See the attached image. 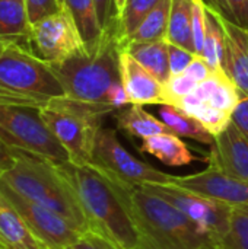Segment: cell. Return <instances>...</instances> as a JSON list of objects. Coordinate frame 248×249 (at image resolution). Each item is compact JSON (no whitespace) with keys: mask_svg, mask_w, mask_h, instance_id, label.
I'll return each mask as SVG.
<instances>
[{"mask_svg":"<svg viewBox=\"0 0 248 249\" xmlns=\"http://www.w3.org/2000/svg\"><path fill=\"white\" fill-rule=\"evenodd\" d=\"M73 187L91 231L117 249H152L148 244L129 197L127 182L89 163H58Z\"/></svg>","mask_w":248,"mask_h":249,"instance_id":"6da1fadb","label":"cell"},{"mask_svg":"<svg viewBox=\"0 0 248 249\" xmlns=\"http://www.w3.org/2000/svg\"><path fill=\"white\" fill-rule=\"evenodd\" d=\"M120 53L121 38L115 16L95 44L85 47L64 61L48 64L58 77L67 98L108 105V90L113 85L121 82Z\"/></svg>","mask_w":248,"mask_h":249,"instance_id":"7a4b0ae2","label":"cell"},{"mask_svg":"<svg viewBox=\"0 0 248 249\" xmlns=\"http://www.w3.org/2000/svg\"><path fill=\"white\" fill-rule=\"evenodd\" d=\"M12 163L0 175L4 185L58 213L82 233L91 231L79 198L58 163L22 150H12Z\"/></svg>","mask_w":248,"mask_h":249,"instance_id":"3957f363","label":"cell"},{"mask_svg":"<svg viewBox=\"0 0 248 249\" xmlns=\"http://www.w3.org/2000/svg\"><path fill=\"white\" fill-rule=\"evenodd\" d=\"M66 96L51 66L25 44L10 42L0 54V104L42 109Z\"/></svg>","mask_w":248,"mask_h":249,"instance_id":"277c9868","label":"cell"},{"mask_svg":"<svg viewBox=\"0 0 248 249\" xmlns=\"http://www.w3.org/2000/svg\"><path fill=\"white\" fill-rule=\"evenodd\" d=\"M129 197L139 226L152 249H196L213 241L183 212L142 187L130 184Z\"/></svg>","mask_w":248,"mask_h":249,"instance_id":"5b68a950","label":"cell"},{"mask_svg":"<svg viewBox=\"0 0 248 249\" xmlns=\"http://www.w3.org/2000/svg\"><path fill=\"white\" fill-rule=\"evenodd\" d=\"M114 112L110 105L89 104L67 96L53 99L41 109L50 131L70 156V163H92V152L98 130L105 115Z\"/></svg>","mask_w":248,"mask_h":249,"instance_id":"8992f818","label":"cell"},{"mask_svg":"<svg viewBox=\"0 0 248 249\" xmlns=\"http://www.w3.org/2000/svg\"><path fill=\"white\" fill-rule=\"evenodd\" d=\"M0 143L10 150H22L54 163L70 162V156L50 131L41 109L0 104Z\"/></svg>","mask_w":248,"mask_h":249,"instance_id":"52a82bcc","label":"cell"},{"mask_svg":"<svg viewBox=\"0 0 248 249\" xmlns=\"http://www.w3.org/2000/svg\"><path fill=\"white\" fill-rule=\"evenodd\" d=\"M0 194L19 213L29 231L44 249H66L73 247L83 235L58 213L37 204L10 190L0 181Z\"/></svg>","mask_w":248,"mask_h":249,"instance_id":"ba28073f","label":"cell"},{"mask_svg":"<svg viewBox=\"0 0 248 249\" xmlns=\"http://www.w3.org/2000/svg\"><path fill=\"white\" fill-rule=\"evenodd\" d=\"M92 165L110 172L118 179L133 184H170L172 175L161 172L153 166L136 159L118 142L115 130L101 127L95 137Z\"/></svg>","mask_w":248,"mask_h":249,"instance_id":"9c48e42d","label":"cell"},{"mask_svg":"<svg viewBox=\"0 0 248 249\" xmlns=\"http://www.w3.org/2000/svg\"><path fill=\"white\" fill-rule=\"evenodd\" d=\"M26 45L50 64L64 61L85 48L80 32L64 6L58 13L31 26Z\"/></svg>","mask_w":248,"mask_h":249,"instance_id":"30bf717a","label":"cell"},{"mask_svg":"<svg viewBox=\"0 0 248 249\" xmlns=\"http://www.w3.org/2000/svg\"><path fill=\"white\" fill-rule=\"evenodd\" d=\"M139 187L177 207L187 217L196 222L202 229H205L213 238V241L222 238L229 229L234 207L200 197L197 194L181 190L171 184L149 182L142 184Z\"/></svg>","mask_w":248,"mask_h":249,"instance_id":"8fae6325","label":"cell"},{"mask_svg":"<svg viewBox=\"0 0 248 249\" xmlns=\"http://www.w3.org/2000/svg\"><path fill=\"white\" fill-rule=\"evenodd\" d=\"M170 184L234 209H248V182L210 163L208 169L199 174L186 177L172 175Z\"/></svg>","mask_w":248,"mask_h":249,"instance_id":"7c38bea8","label":"cell"},{"mask_svg":"<svg viewBox=\"0 0 248 249\" xmlns=\"http://www.w3.org/2000/svg\"><path fill=\"white\" fill-rule=\"evenodd\" d=\"M213 12L224 32L221 70L244 96H248V28L231 22L215 9Z\"/></svg>","mask_w":248,"mask_h":249,"instance_id":"4fadbf2b","label":"cell"},{"mask_svg":"<svg viewBox=\"0 0 248 249\" xmlns=\"http://www.w3.org/2000/svg\"><path fill=\"white\" fill-rule=\"evenodd\" d=\"M120 74L130 105H165L164 83L123 50L120 53Z\"/></svg>","mask_w":248,"mask_h":249,"instance_id":"5bb4252c","label":"cell"},{"mask_svg":"<svg viewBox=\"0 0 248 249\" xmlns=\"http://www.w3.org/2000/svg\"><path fill=\"white\" fill-rule=\"evenodd\" d=\"M208 160L227 174L248 182V140L232 121L215 136Z\"/></svg>","mask_w":248,"mask_h":249,"instance_id":"9a60e30c","label":"cell"},{"mask_svg":"<svg viewBox=\"0 0 248 249\" xmlns=\"http://www.w3.org/2000/svg\"><path fill=\"white\" fill-rule=\"evenodd\" d=\"M241 96L243 93L224 74V71H213L208 79L199 83L193 93L175 101L172 105L180 109H186L191 105L206 104L232 115L241 101Z\"/></svg>","mask_w":248,"mask_h":249,"instance_id":"2e32d148","label":"cell"},{"mask_svg":"<svg viewBox=\"0 0 248 249\" xmlns=\"http://www.w3.org/2000/svg\"><path fill=\"white\" fill-rule=\"evenodd\" d=\"M0 249H44L19 213L0 194Z\"/></svg>","mask_w":248,"mask_h":249,"instance_id":"e0dca14e","label":"cell"},{"mask_svg":"<svg viewBox=\"0 0 248 249\" xmlns=\"http://www.w3.org/2000/svg\"><path fill=\"white\" fill-rule=\"evenodd\" d=\"M121 50L130 54L140 66L151 71L161 83H167L171 77L170 54L167 39L159 41H127L121 45Z\"/></svg>","mask_w":248,"mask_h":249,"instance_id":"ac0fdd59","label":"cell"},{"mask_svg":"<svg viewBox=\"0 0 248 249\" xmlns=\"http://www.w3.org/2000/svg\"><path fill=\"white\" fill-rule=\"evenodd\" d=\"M140 152L155 156L168 166H184L196 159L187 144L172 133L158 134L145 139Z\"/></svg>","mask_w":248,"mask_h":249,"instance_id":"d6986e66","label":"cell"},{"mask_svg":"<svg viewBox=\"0 0 248 249\" xmlns=\"http://www.w3.org/2000/svg\"><path fill=\"white\" fill-rule=\"evenodd\" d=\"M115 121L120 130L127 133L129 136L139 137L143 140L152 136L172 133L167 124L156 120L140 105H129L126 109L117 112Z\"/></svg>","mask_w":248,"mask_h":249,"instance_id":"ffe728a7","label":"cell"},{"mask_svg":"<svg viewBox=\"0 0 248 249\" xmlns=\"http://www.w3.org/2000/svg\"><path fill=\"white\" fill-rule=\"evenodd\" d=\"M165 39L196 54L193 36V0H171L170 22Z\"/></svg>","mask_w":248,"mask_h":249,"instance_id":"44dd1931","label":"cell"},{"mask_svg":"<svg viewBox=\"0 0 248 249\" xmlns=\"http://www.w3.org/2000/svg\"><path fill=\"white\" fill-rule=\"evenodd\" d=\"M31 23L25 0H0V36L26 45Z\"/></svg>","mask_w":248,"mask_h":249,"instance_id":"7402d4cb","label":"cell"},{"mask_svg":"<svg viewBox=\"0 0 248 249\" xmlns=\"http://www.w3.org/2000/svg\"><path fill=\"white\" fill-rule=\"evenodd\" d=\"M159 117L161 121L167 124L170 130L178 137H189L209 146H212L215 142V136L209 133L200 121L174 105H162L159 109Z\"/></svg>","mask_w":248,"mask_h":249,"instance_id":"603a6c76","label":"cell"},{"mask_svg":"<svg viewBox=\"0 0 248 249\" xmlns=\"http://www.w3.org/2000/svg\"><path fill=\"white\" fill-rule=\"evenodd\" d=\"M63 6L72 15L85 47L95 44L104 34V28L99 23L98 12L94 0H61Z\"/></svg>","mask_w":248,"mask_h":249,"instance_id":"cb8c5ba5","label":"cell"},{"mask_svg":"<svg viewBox=\"0 0 248 249\" xmlns=\"http://www.w3.org/2000/svg\"><path fill=\"white\" fill-rule=\"evenodd\" d=\"M171 12V0H159V3L149 12L140 26L129 36L127 41H159L165 39L170 22ZM126 41V42H127Z\"/></svg>","mask_w":248,"mask_h":249,"instance_id":"d4e9b609","label":"cell"},{"mask_svg":"<svg viewBox=\"0 0 248 249\" xmlns=\"http://www.w3.org/2000/svg\"><path fill=\"white\" fill-rule=\"evenodd\" d=\"M222 55H224V32L221 23L210 6L206 4V34L203 50L200 57L209 64L213 71H222Z\"/></svg>","mask_w":248,"mask_h":249,"instance_id":"484cf974","label":"cell"},{"mask_svg":"<svg viewBox=\"0 0 248 249\" xmlns=\"http://www.w3.org/2000/svg\"><path fill=\"white\" fill-rule=\"evenodd\" d=\"M159 3V0H126L124 9L117 15V26L121 38V45L140 26L149 12Z\"/></svg>","mask_w":248,"mask_h":249,"instance_id":"4316f807","label":"cell"},{"mask_svg":"<svg viewBox=\"0 0 248 249\" xmlns=\"http://www.w3.org/2000/svg\"><path fill=\"white\" fill-rule=\"evenodd\" d=\"M215 244L218 249H248V209H232L229 229Z\"/></svg>","mask_w":248,"mask_h":249,"instance_id":"83f0119b","label":"cell"},{"mask_svg":"<svg viewBox=\"0 0 248 249\" xmlns=\"http://www.w3.org/2000/svg\"><path fill=\"white\" fill-rule=\"evenodd\" d=\"M183 111H186L187 114L194 117L197 121H200L208 128V131L212 133L213 136H218L219 133H222L231 123V114L222 109H218L215 107L206 105V104L191 105Z\"/></svg>","mask_w":248,"mask_h":249,"instance_id":"f1b7e54d","label":"cell"},{"mask_svg":"<svg viewBox=\"0 0 248 249\" xmlns=\"http://www.w3.org/2000/svg\"><path fill=\"white\" fill-rule=\"evenodd\" d=\"M224 18L248 28V0H205Z\"/></svg>","mask_w":248,"mask_h":249,"instance_id":"f546056e","label":"cell"},{"mask_svg":"<svg viewBox=\"0 0 248 249\" xmlns=\"http://www.w3.org/2000/svg\"><path fill=\"white\" fill-rule=\"evenodd\" d=\"M199 86V82L193 77H190L187 73L171 76L167 83H164L165 90V104L172 105L175 101L193 93L196 88Z\"/></svg>","mask_w":248,"mask_h":249,"instance_id":"4dcf8cb0","label":"cell"},{"mask_svg":"<svg viewBox=\"0 0 248 249\" xmlns=\"http://www.w3.org/2000/svg\"><path fill=\"white\" fill-rule=\"evenodd\" d=\"M31 26L39 20L58 13L63 9L61 0H25Z\"/></svg>","mask_w":248,"mask_h":249,"instance_id":"1f68e13d","label":"cell"},{"mask_svg":"<svg viewBox=\"0 0 248 249\" xmlns=\"http://www.w3.org/2000/svg\"><path fill=\"white\" fill-rule=\"evenodd\" d=\"M206 34V3L205 0H193V36L196 54L200 55L203 50Z\"/></svg>","mask_w":248,"mask_h":249,"instance_id":"d6a6232c","label":"cell"},{"mask_svg":"<svg viewBox=\"0 0 248 249\" xmlns=\"http://www.w3.org/2000/svg\"><path fill=\"white\" fill-rule=\"evenodd\" d=\"M168 42V41H167ZM168 54H170V70H171V76H178V74H183L187 67L191 64V61L196 58L197 54L183 48V47H178V45H174V44H170L168 42Z\"/></svg>","mask_w":248,"mask_h":249,"instance_id":"836d02e7","label":"cell"},{"mask_svg":"<svg viewBox=\"0 0 248 249\" xmlns=\"http://www.w3.org/2000/svg\"><path fill=\"white\" fill-rule=\"evenodd\" d=\"M73 249H117L108 239L94 231L85 232L80 239L73 245Z\"/></svg>","mask_w":248,"mask_h":249,"instance_id":"e575fe53","label":"cell"},{"mask_svg":"<svg viewBox=\"0 0 248 249\" xmlns=\"http://www.w3.org/2000/svg\"><path fill=\"white\" fill-rule=\"evenodd\" d=\"M231 121L238 127V130L248 140V96H241V101L238 102L237 108L231 115Z\"/></svg>","mask_w":248,"mask_h":249,"instance_id":"d590c367","label":"cell"},{"mask_svg":"<svg viewBox=\"0 0 248 249\" xmlns=\"http://www.w3.org/2000/svg\"><path fill=\"white\" fill-rule=\"evenodd\" d=\"M107 104L114 111L130 105L129 98H127V93H126L124 86H123L121 82H118V83H115V85L111 86V89L108 90V95H107Z\"/></svg>","mask_w":248,"mask_h":249,"instance_id":"8d00e7d4","label":"cell"},{"mask_svg":"<svg viewBox=\"0 0 248 249\" xmlns=\"http://www.w3.org/2000/svg\"><path fill=\"white\" fill-rule=\"evenodd\" d=\"M184 73H187L190 77L196 79V80L200 83V82H203L205 79H208V77L213 73V70L209 67V64H208L200 55H196V58L191 61V64L187 67V70H186Z\"/></svg>","mask_w":248,"mask_h":249,"instance_id":"74e56055","label":"cell"},{"mask_svg":"<svg viewBox=\"0 0 248 249\" xmlns=\"http://www.w3.org/2000/svg\"><path fill=\"white\" fill-rule=\"evenodd\" d=\"M94 1H95V6H96L99 23L105 29L111 23V20L117 16L114 0H94Z\"/></svg>","mask_w":248,"mask_h":249,"instance_id":"f35d334b","label":"cell"},{"mask_svg":"<svg viewBox=\"0 0 248 249\" xmlns=\"http://www.w3.org/2000/svg\"><path fill=\"white\" fill-rule=\"evenodd\" d=\"M12 150L9 147H6L3 143H0V175L9 168V165L12 163Z\"/></svg>","mask_w":248,"mask_h":249,"instance_id":"ab89813d","label":"cell"},{"mask_svg":"<svg viewBox=\"0 0 248 249\" xmlns=\"http://www.w3.org/2000/svg\"><path fill=\"white\" fill-rule=\"evenodd\" d=\"M124 4H126V0H114V6H115V12H117V15L124 9Z\"/></svg>","mask_w":248,"mask_h":249,"instance_id":"60d3db41","label":"cell"},{"mask_svg":"<svg viewBox=\"0 0 248 249\" xmlns=\"http://www.w3.org/2000/svg\"><path fill=\"white\" fill-rule=\"evenodd\" d=\"M196 249H218V247H216L215 241H212V242L205 244V245H202V247H199V248H196Z\"/></svg>","mask_w":248,"mask_h":249,"instance_id":"b9f144b4","label":"cell"},{"mask_svg":"<svg viewBox=\"0 0 248 249\" xmlns=\"http://www.w3.org/2000/svg\"><path fill=\"white\" fill-rule=\"evenodd\" d=\"M7 44H10V42H9V41H6V39H3V38L0 36V54H1V51L6 48V45H7Z\"/></svg>","mask_w":248,"mask_h":249,"instance_id":"7bdbcfd3","label":"cell"},{"mask_svg":"<svg viewBox=\"0 0 248 249\" xmlns=\"http://www.w3.org/2000/svg\"><path fill=\"white\" fill-rule=\"evenodd\" d=\"M66 249H73V247H70V248H66Z\"/></svg>","mask_w":248,"mask_h":249,"instance_id":"ee69618b","label":"cell"}]
</instances>
